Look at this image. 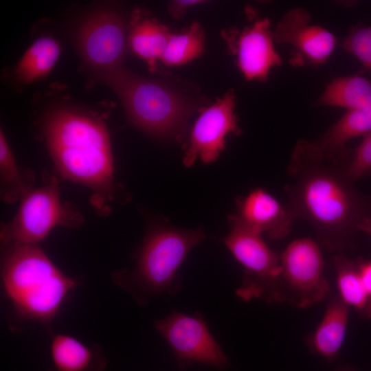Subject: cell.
<instances>
[{
	"label": "cell",
	"mask_w": 371,
	"mask_h": 371,
	"mask_svg": "<svg viewBox=\"0 0 371 371\" xmlns=\"http://www.w3.org/2000/svg\"><path fill=\"white\" fill-rule=\"evenodd\" d=\"M286 207L295 219L307 221L317 242L341 254L352 249L359 225L371 218V196L359 192L342 161L325 158L312 141L299 139L287 167Z\"/></svg>",
	"instance_id": "1"
},
{
	"label": "cell",
	"mask_w": 371,
	"mask_h": 371,
	"mask_svg": "<svg viewBox=\"0 0 371 371\" xmlns=\"http://www.w3.org/2000/svg\"><path fill=\"white\" fill-rule=\"evenodd\" d=\"M43 131L60 176L87 186L103 199H113V158L102 122L72 109L58 108L44 119Z\"/></svg>",
	"instance_id": "2"
},
{
	"label": "cell",
	"mask_w": 371,
	"mask_h": 371,
	"mask_svg": "<svg viewBox=\"0 0 371 371\" xmlns=\"http://www.w3.org/2000/svg\"><path fill=\"white\" fill-rule=\"evenodd\" d=\"M1 276L14 315L48 329L69 293L79 283L63 273L36 245L4 247Z\"/></svg>",
	"instance_id": "3"
},
{
	"label": "cell",
	"mask_w": 371,
	"mask_h": 371,
	"mask_svg": "<svg viewBox=\"0 0 371 371\" xmlns=\"http://www.w3.org/2000/svg\"><path fill=\"white\" fill-rule=\"evenodd\" d=\"M100 74L134 126L157 137H182L195 107L189 98L172 85L139 76L122 66Z\"/></svg>",
	"instance_id": "4"
},
{
	"label": "cell",
	"mask_w": 371,
	"mask_h": 371,
	"mask_svg": "<svg viewBox=\"0 0 371 371\" xmlns=\"http://www.w3.org/2000/svg\"><path fill=\"white\" fill-rule=\"evenodd\" d=\"M204 238L201 229L153 228L143 241L133 269L117 272L113 280L141 305L154 297L174 294L179 289V267Z\"/></svg>",
	"instance_id": "5"
},
{
	"label": "cell",
	"mask_w": 371,
	"mask_h": 371,
	"mask_svg": "<svg viewBox=\"0 0 371 371\" xmlns=\"http://www.w3.org/2000/svg\"><path fill=\"white\" fill-rule=\"evenodd\" d=\"M82 217L60 199L59 186L54 177L44 185L31 189L21 199L19 210L1 232L3 247L36 245L58 225L76 227Z\"/></svg>",
	"instance_id": "6"
},
{
	"label": "cell",
	"mask_w": 371,
	"mask_h": 371,
	"mask_svg": "<svg viewBox=\"0 0 371 371\" xmlns=\"http://www.w3.org/2000/svg\"><path fill=\"white\" fill-rule=\"evenodd\" d=\"M230 231L223 242L244 267L245 274L237 295L244 300L263 297L280 300L282 267L280 256L265 243L262 234L229 218Z\"/></svg>",
	"instance_id": "7"
},
{
	"label": "cell",
	"mask_w": 371,
	"mask_h": 371,
	"mask_svg": "<svg viewBox=\"0 0 371 371\" xmlns=\"http://www.w3.org/2000/svg\"><path fill=\"white\" fill-rule=\"evenodd\" d=\"M280 301L306 308L328 294L330 288L323 276L324 263L316 242L308 238L294 240L280 255Z\"/></svg>",
	"instance_id": "8"
},
{
	"label": "cell",
	"mask_w": 371,
	"mask_h": 371,
	"mask_svg": "<svg viewBox=\"0 0 371 371\" xmlns=\"http://www.w3.org/2000/svg\"><path fill=\"white\" fill-rule=\"evenodd\" d=\"M155 327L170 346L180 365L186 366L196 361L217 368L228 366L225 353L200 315L189 316L172 312L157 320Z\"/></svg>",
	"instance_id": "9"
},
{
	"label": "cell",
	"mask_w": 371,
	"mask_h": 371,
	"mask_svg": "<svg viewBox=\"0 0 371 371\" xmlns=\"http://www.w3.org/2000/svg\"><path fill=\"white\" fill-rule=\"evenodd\" d=\"M235 104L234 92L229 90L212 104L199 109L183 156L186 166H191L197 158L205 164L214 162L225 148L227 136L240 133Z\"/></svg>",
	"instance_id": "10"
},
{
	"label": "cell",
	"mask_w": 371,
	"mask_h": 371,
	"mask_svg": "<svg viewBox=\"0 0 371 371\" xmlns=\"http://www.w3.org/2000/svg\"><path fill=\"white\" fill-rule=\"evenodd\" d=\"M311 21L306 9L291 8L282 16L272 31L275 43L293 47L290 63L295 66L323 65L337 46V38L331 32L312 24Z\"/></svg>",
	"instance_id": "11"
},
{
	"label": "cell",
	"mask_w": 371,
	"mask_h": 371,
	"mask_svg": "<svg viewBox=\"0 0 371 371\" xmlns=\"http://www.w3.org/2000/svg\"><path fill=\"white\" fill-rule=\"evenodd\" d=\"M126 42L124 21L111 10L98 11L89 16L78 34L83 58L100 73L122 67Z\"/></svg>",
	"instance_id": "12"
},
{
	"label": "cell",
	"mask_w": 371,
	"mask_h": 371,
	"mask_svg": "<svg viewBox=\"0 0 371 371\" xmlns=\"http://www.w3.org/2000/svg\"><path fill=\"white\" fill-rule=\"evenodd\" d=\"M222 36L235 57L238 69L247 80L265 82L271 69L282 65L267 18L258 19L240 30H223Z\"/></svg>",
	"instance_id": "13"
},
{
	"label": "cell",
	"mask_w": 371,
	"mask_h": 371,
	"mask_svg": "<svg viewBox=\"0 0 371 371\" xmlns=\"http://www.w3.org/2000/svg\"><path fill=\"white\" fill-rule=\"evenodd\" d=\"M229 218L271 239L286 237L295 219L293 213L263 188H256L236 200V212Z\"/></svg>",
	"instance_id": "14"
},
{
	"label": "cell",
	"mask_w": 371,
	"mask_h": 371,
	"mask_svg": "<svg viewBox=\"0 0 371 371\" xmlns=\"http://www.w3.org/2000/svg\"><path fill=\"white\" fill-rule=\"evenodd\" d=\"M371 131V106L346 110V113L317 139L312 142L330 161H340L346 156L347 143Z\"/></svg>",
	"instance_id": "15"
},
{
	"label": "cell",
	"mask_w": 371,
	"mask_h": 371,
	"mask_svg": "<svg viewBox=\"0 0 371 371\" xmlns=\"http://www.w3.org/2000/svg\"><path fill=\"white\" fill-rule=\"evenodd\" d=\"M47 371H104L106 356L98 345H87L70 335L53 337Z\"/></svg>",
	"instance_id": "16"
},
{
	"label": "cell",
	"mask_w": 371,
	"mask_h": 371,
	"mask_svg": "<svg viewBox=\"0 0 371 371\" xmlns=\"http://www.w3.org/2000/svg\"><path fill=\"white\" fill-rule=\"evenodd\" d=\"M140 14L135 13L133 17L127 43L133 52L146 62L150 71H154L172 32L157 20Z\"/></svg>",
	"instance_id": "17"
},
{
	"label": "cell",
	"mask_w": 371,
	"mask_h": 371,
	"mask_svg": "<svg viewBox=\"0 0 371 371\" xmlns=\"http://www.w3.org/2000/svg\"><path fill=\"white\" fill-rule=\"evenodd\" d=\"M348 313V306L339 297L330 299L322 319L310 339L313 351L328 360L337 357L346 337Z\"/></svg>",
	"instance_id": "18"
},
{
	"label": "cell",
	"mask_w": 371,
	"mask_h": 371,
	"mask_svg": "<svg viewBox=\"0 0 371 371\" xmlns=\"http://www.w3.org/2000/svg\"><path fill=\"white\" fill-rule=\"evenodd\" d=\"M313 106H338L346 110L370 106L371 77L356 74L335 78L314 102Z\"/></svg>",
	"instance_id": "19"
},
{
	"label": "cell",
	"mask_w": 371,
	"mask_h": 371,
	"mask_svg": "<svg viewBox=\"0 0 371 371\" xmlns=\"http://www.w3.org/2000/svg\"><path fill=\"white\" fill-rule=\"evenodd\" d=\"M58 43L49 37L36 39L22 56L14 69L17 80L30 83L48 74L58 59Z\"/></svg>",
	"instance_id": "20"
},
{
	"label": "cell",
	"mask_w": 371,
	"mask_h": 371,
	"mask_svg": "<svg viewBox=\"0 0 371 371\" xmlns=\"http://www.w3.org/2000/svg\"><path fill=\"white\" fill-rule=\"evenodd\" d=\"M35 177L29 170L20 168L7 142L0 131V181L1 196L10 203L21 199L33 188Z\"/></svg>",
	"instance_id": "21"
},
{
	"label": "cell",
	"mask_w": 371,
	"mask_h": 371,
	"mask_svg": "<svg viewBox=\"0 0 371 371\" xmlns=\"http://www.w3.org/2000/svg\"><path fill=\"white\" fill-rule=\"evenodd\" d=\"M339 298L348 307L366 315L368 299L360 277L357 262L352 261L342 253L333 258Z\"/></svg>",
	"instance_id": "22"
},
{
	"label": "cell",
	"mask_w": 371,
	"mask_h": 371,
	"mask_svg": "<svg viewBox=\"0 0 371 371\" xmlns=\"http://www.w3.org/2000/svg\"><path fill=\"white\" fill-rule=\"evenodd\" d=\"M204 49V31L194 22L181 32L171 34L159 60L166 66H179L201 56Z\"/></svg>",
	"instance_id": "23"
},
{
	"label": "cell",
	"mask_w": 371,
	"mask_h": 371,
	"mask_svg": "<svg viewBox=\"0 0 371 371\" xmlns=\"http://www.w3.org/2000/svg\"><path fill=\"white\" fill-rule=\"evenodd\" d=\"M342 47L356 58L371 75V25L352 27L344 40Z\"/></svg>",
	"instance_id": "24"
},
{
	"label": "cell",
	"mask_w": 371,
	"mask_h": 371,
	"mask_svg": "<svg viewBox=\"0 0 371 371\" xmlns=\"http://www.w3.org/2000/svg\"><path fill=\"white\" fill-rule=\"evenodd\" d=\"M343 164L346 174L352 183L371 172V131L363 136L356 148L348 150Z\"/></svg>",
	"instance_id": "25"
},
{
	"label": "cell",
	"mask_w": 371,
	"mask_h": 371,
	"mask_svg": "<svg viewBox=\"0 0 371 371\" xmlns=\"http://www.w3.org/2000/svg\"><path fill=\"white\" fill-rule=\"evenodd\" d=\"M357 263L360 277L368 299V306L366 316L371 319V260L359 259Z\"/></svg>",
	"instance_id": "26"
},
{
	"label": "cell",
	"mask_w": 371,
	"mask_h": 371,
	"mask_svg": "<svg viewBox=\"0 0 371 371\" xmlns=\"http://www.w3.org/2000/svg\"><path fill=\"white\" fill-rule=\"evenodd\" d=\"M203 1L199 0H175L168 4V10L175 19H180L190 7L203 3Z\"/></svg>",
	"instance_id": "27"
},
{
	"label": "cell",
	"mask_w": 371,
	"mask_h": 371,
	"mask_svg": "<svg viewBox=\"0 0 371 371\" xmlns=\"http://www.w3.org/2000/svg\"><path fill=\"white\" fill-rule=\"evenodd\" d=\"M359 231L363 232L371 238V218H366L359 225Z\"/></svg>",
	"instance_id": "28"
},
{
	"label": "cell",
	"mask_w": 371,
	"mask_h": 371,
	"mask_svg": "<svg viewBox=\"0 0 371 371\" xmlns=\"http://www.w3.org/2000/svg\"><path fill=\"white\" fill-rule=\"evenodd\" d=\"M335 371H358L355 368L352 366H341L337 368Z\"/></svg>",
	"instance_id": "29"
}]
</instances>
